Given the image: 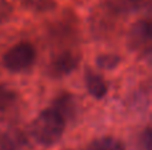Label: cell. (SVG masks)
Instances as JSON below:
<instances>
[{
  "label": "cell",
  "instance_id": "cell-4",
  "mask_svg": "<svg viewBox=\"0 0 152 150\" xmlns=\"http://www.w3.org/2000/svg\"><path fill=\"white\" fill-rule=\"evenodd\" d=\"M84 81H86V88L88 90V93L96 100H102L108 92V85L105 82V80L103 79L100 74H97L96 72L88 71L86 72L84 76Z\"/></svg>",
  "mask_w": 152,
  "mask_h": 150
},
{
  "label": "cell",
  "instance_id": "cell-8",
  "mask_svg": "<svg viewBox=\"0 0 152 150\" xmlns=\"http://www.w3.org/2000/svg\"><path fill=\"white\" fill-rule=\"evenodd\" d=\"M15 100H16L15 93L11 89H8L7 87L0 85V112H4L10 106H12Z\"/></svg>",
  "mask_w": 152,
  "mask_h": 150
},
{
  "label": "cell",
  "instance_id": "cell-9",
  "mask_svg": "<svg viewBox=\"0 0 152 150\" xmlns=\"http://www.w3.org/2000/svg\"><path fill=\"white\" fill-rule=\"evenodd\" d=\"M143 141L145 144V150H151V130L147 129L143 136Z\"/></svg>",
  "mask_w": 152,
  "mask_h": 150
},
{
  "label": "cell",
  "instance_id": "cell-2",
  "mask_svg": "<svg viewBox=\"0 0 152 150\" xmlns=\"http://www.w3.org/2000/svg\"><path fill=\"white\" fill-rule=\"evenodd\" d=\"M35 60H36V50L34 45L21 41L5 52L3 57V65L7 71L12 73H19L31 68Z\"/></svg>",
  "mask_w": 152,
  "mask_h": 150
},
{
  "label": "cell",
  "instance_id": "cell-3",
  "mask_svg": "<svg viewBox=\"0 0 152 150\" xmlns=\"http://www.w3.org/2000/svg\"><path fill=\"white\" fill-rule=\"evenodd\" d=\"M79 65V57L71 52H64L56 56L50 64L48 73L53 77H61L69 74Z\"/></svg>",
  "mask_w": 152,
  "mask_h": 150
},
{
  "label": "cell",
  "instance_id": "cell-5",
  "mask_svg": "<svg viewBox=\"0 0 152 150\" xmlns=\"http://www.w3.org/2000/svg\"><path fill=\"white\" fill-rule=\"evenodd\" d=\"M151 39V25L148 21H139L136 23L129 31V47L132 49L143 47L144 44H148Z\"/></svg>",
  "mask_w": 152,
  "mask_h": 150
},
{
  "label": "cell",
  "instance_id": "cell-1",
  "mask_svg": "<svg viewBox=\"0 0 152 150\" xmlns=\"http://www.w3.org/2000/svg\"><path fill=\"white\" fill-rule=\"evenodd\" d=\"M66 130V117L55 108L44 109L31 125L34 140L42 146H52L59 142Z\"/></svg>",
  "mask_w": 152,
  "mask_h": 150
},
{
  "label": "cell",
  "instance_id": "cell-7",
  "mask_svg": "<svg viewBox=\"0 0 152 150\" xmlns=\"http://www.w3.org/2000/svg\"><path fill=\"white\" fill-rule=\"evenodd\" d=\"M120 56L113 55V53H104V55H99L96 57V65L105 71H111L115 69L120 63Z\"/></svg>",
  "mask_w": 152,
  "mask_h": 150
},
{
  "label": "cell",
  "instance_id": "cell-6",
  "mask_svg": "<svg viewBox=\"0 0 152 150\" xmlns=\"http://www.w3.org/2000/svg\"><path fill=\"white\" fill-rule=\"evenodd\" d=\"M88 150H126V146L115 137H102L95 140L89 145Z\"/></svg>",
  "mask_w": 152,
  "mask_h": 150
}]
</instances>
